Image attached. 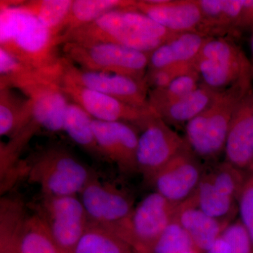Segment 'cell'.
<instances>
[{
  "instance_id": "cell-33",
  "label": "cell",
  "mask_w": 253,
  "mask_h": 253,
  "mask_svg": "<svg viewBox=\"0 0 253 253\" xmlns=\"http://www.w3.org/2000/svg\"><path fill=\"white\" fill-rule=\"evenodd\" d=\"M238 201L240 221L247 231L253 244V173L246 177Z\"/></svg>"
},
{
  "instance_id": "cell-18",
  "label": "cell",
  "mask_w": 253,
  "mask_h": 253,
  "mask_svg": "<svg viewBox=\"0 0 253 253\" xmlns=\"http://www.w3.org/2000/svg\"><path fill=\"white\" fill-rule=\"evenodd\" d=\"M174 219L187 231L195 248L203 253L212 247L229 224L228 221L210 217L203 212L196 206L193 195L178 205Z\"/></svg>"
},
{
  "instance_id": "cell-31",
  "label": "cell",
  "mask_w": 253,
  "mask_h": 253,
  "mask_svg": "<svg viewBox=\"0 0 253 253\" xmlns=\"http://www.w3.org/2000/svg\"><path fill=\"white\" fill-rule=\"evenodd\" d=\"M196 249L183 226L174 219L158 238L151 253H180Z\"/></svg>"
},
{
  "instance_id": "cell-9",
  "label": "cell",
  "mask_w": 253,
  "mask_h": 253,
  "mask_svg": "<svg viewBox=\"0 0 253 253\" xmlns=\"http://www.w3.org/2000/svg\"><path fill=\"white\" fill-rule=\"evenodd\" d=\"M30 207L45 223L61 253H73L89 223L78 196L41 194Z\"/></svg>"
},
{
  "instance_id": "cell-21",
  "label": "cell",
  "mask_w": 253,
  "mask_h": 253,
  "mask_svg": "<svg viewBox=\"0 0 253 253\" xmlns=\"http://www.w3.org/2000/svg\"><path fill=\"white\" fill-rule=\"evenodd\" d=\"M218 92L201 83L192 92L155 113L172 127L185 126L207 109Z\"/></svg>"
},
{
  "instance_id": "cell-19",
  "label": "cell",
  "mask_w": 253,
  "mask_h": 253,
  "mask_svg": "<svg viewBox=\"0 0 253 253\" xmlns=\"http://www.w3.org/2000/svg\"><path fill=\"white\" fill-rule=\"evenodd\" d=\"M208 38L194 32L178 33L150 53L147 70L194 63Z\"/></svg>"
},
{
  "instance_id": "cell-8",
  "label": "cell",
  "mask_w": 253,
  "mask_h": 253,
  "mask_svg": "<svg viewBox=\"0 0 253 253\" xmlns=\"http://www.w3.org/2000/svg\"><path fill=\"white\" fill-rule=\"evenodd\" d=\"M63 57L83 69L115 73L143 81L150 53L110 42L66 43Z\"/></svg>"
},
{
  "instance_id": "cell-28",
  "label": "cell",
  "mask_w": 253,
  "mask_h": 253,
  "mask_svg": "<svg viewBox=\"0 0 253 253\" xmlns=\"http://www.w3.org/2000/svg\"><path fill=\"white\" fill-rule=\"evenodd\" d=\"M18 253H61L45 223L33 213L28 216L19 244Z\"/></svg>"
},
{
  "instance_id": "cell-36",
  "label": "cell",
  "mask_w": 253,
  "mask_h": 253,
  "mask_svg": "<svg viewBox=\"0 0 253 253\" xmlns=\"http://www.w3.org/2000/svg\"><path fill=\"white\" fill-rule=\"evenodd\" d=\"M180 253H201V251H199V250L196 249H193L191 250H189V251H184V252Z\"/></svg>"
},
{
  "instance_id": "cell-10",
  "label": "cell",
  "mask_w": 253,
  "mask_h": 253,
  "mask_svg": "<svg viewBox=\"0 0 253 253\" xmlns=\"http://www.w3.org/2000/svg\"><path fill=\"white\" fill-rule=\"evenodd\" d=\"M136 127L139 131L138 173L151 184L156 174L185 147V139L154 111Z\"/></svg>"
},
{
  "instance_id": "cell-15",
  "label": "cell",
  "mask_w": 253,
  "mask_h": 253,
  "mask_svg": "<svg viewBox=\"0 0 253 253\" xmlns=\"http://www.w3.org/2000/svg\"><path fill=\"white\" fill-rule=\"evenodd\" d=\"M63 90L68 99L79 105L93 119L104 122H124L137 126L153 112L126 104L108 95L78 85L64 79Z\"/></svg>"
},
{
  "instance_id": "cell-30",
  "label": "cell",
  "mask_w": 253,
  "mask_h": 253,
  "mask_svg": "<svg viewBox=\"0 0 253 253\" xmlns=\"http://www.w3.org/2000/svg\"><path fill=\"white\" fill-rule=\"evenodd\" d=\"M205 175L218 189L234 198L236 201L239 200L246 179L241 169L224 161L217 165L211 172L205 174Z\"/></svg>"
},
{
  "instance_id": "cell-5",
  "label": "cell",
  "mask_w": 253,
  "mask_h": 253,
  "mask_svg": "<svg viewBox=\"0 0 253 253\" xmlns=\"http://www.w3.org/2000/svg\"><path fill=\"white\" fill-rule=\"evenodd\" d=\"M62 76L61 61L56 67L31 70L0 82V86L19 89L31 100L33 121L37 126L49 132L59 133L63 131L65 113L70 101L63 90Z\"/></svg>"
},
{
  "instance_id": "cell-25",
  "label": "cell",
  "mask_w": 253,
  "mask_h": 253,
  "mask_svg": "<svg viewBox=\"0 0 253 253\" xmlns=\"http://www.w3.org/2000/svg\"><path fill=\"white\" fill-rule=\"evenodd\" d=\"M73 253H134V251L106 226L89 221Z\"/></svg>"
},
{
  "instance_id": "cell-27",
  "label": "cell",
  "mask_w": 253,
  "mask_h": 253,
  "mask_svg": "<svg viewBox=\"0 0 253 253\" xmlns=\"http://www.w3.org/2000/svg\"><path fill=\"white\" fill-rule=\"evenodd\" d=\"M73 0H31L23 6L59 38L62 34Z\"/></svg>"
},
{
  "instance_id": "cell-14",
  "label": "cell",
  "mask_w": 253,
  "mask_h": 253,
  "mask_svg": "<svg viewBox=\"0 0 253 253\" xmlns=\"http://www.w3.org/2000/svg\"><path fill=\"white\" fill-rule=\"evenodd\" d=\"M92 126L104 161L116 165L123 174L131 175L138 173V128L130 123L104 122L94 119H92Z\"/></svg>"
},
{
  "instance_id": "cell-16",
  "label": "cell",
  "mask_w": 253,
  "mask_h": 253,
  "mask_svg": "<svg viewBox=\"0 0 253 253\" xmlns=\"http://www.w3.org/2000/svg\"><path fill=\"white\" fill-rule=\"evenodd\" d=\"M134 7L172 33H201L203 16L197 0H136Z\"/></svg>"
},
{
  "instance_id": "cell-26",
  "label": "cell",
  "mask_w": 253,
  "mask_h": 253,
  "mask_svg": "<svg viewBox=\"0 0 253 253\" xmlns=\"http://www.w3.org/2000/svg\"><path fill=\"white\" fill-rule=\"evenodd\" d=\"M193 196L199 209L210 217L220 220H226L224 218L233 212L236 201L216 187L205 174Z\"/></svg>"
},
{
  "instance_id": "cell-12",
  "label": "cell",
  "mask_w": 253,
  "mask_h": 253,
  "mask_svg": "<svg viewBox=\"0 0 253 253\" xmlns=\"http://www.w3.org/2000/svg\"><path fill=\"white\" fill-rule=\"evenodd\" d=\"M89 221L109 226L123 220L132 212L134 199L123 188L93 177L78 195Z\"/></svg>"
},
{
  "instance_id": "cell-37",
  "label": "cell",
  "mask_w": 253,
  "mask_h": 253,
  "mask_svg": "<svg viewBox=\"0 0 253 253\" xmlns=\"http://www.w3.org/2000/svg\"><path fill=\"white\" fill-rule=\"evenodd\" d=\"M251 50H252V54H253V28H252V36H251Z\"/></svg>"
},
{
  "instance_id": "cell-6",
  "label": "cell",
  "mask_w": 253,
  "mask_h": 253,
  "mask_svg": "<svg viewBox=\"0 0 253 253\" xmlns=\"http://www.w3.org/2000/svg\"><path fill=\"white\" fill-rule=\"evenodd\" d=\"M177 206L155 191L145 196L126 219L104 226L126 241L134 253H151L158 238L174 220Z\"/></svg>"
},
{
  "instance_id": "cell-32",
  "label": "cell",
  "mask_w": 253,
  "mask_h": 253,
  "mask_svg": "<svg viewBox=\"0 0 253 253\" xmlns=\"http://www.w3.org/2000/svg\"><path fill=\"white\" fill-rule=\"evenodd\" d=\"M196 71L194 63L175 65L160 69L147 70L145 75V81L149 90L162 89L176 78Z\"/></svg>"
},
{
  "instance_id": "cell-17",
  "label": "cell",
  "mask_w": 253,
  "mask_h": 253,
  "mask_svg": "<svg viewBox=\"0 0 253 253\" xmlns=\"http://www.w3.org/2000/svg\"><path fill=\"white\" fill-rule=\"evenodd\" d=\"M225 161L238 169H249L253 162V89L236 108L224 148Z\"/></svg>"
},
{
  "instance_id": "cell-22",
  "label": "cell",
  "mask_w": 253,
  "mask_h": 253,
  "mask_svg": "<svg viewBox=\"0 0 253 253\" xmlns=\"http://www.w3.org/2000/svg\"><path fill=\"white\" fill-rule=\"evenodd\" d=\"M92 119L79 105L70 100L65 113L63 131L83 151L95 159L105 161L95 137Z\"/></svg>"
},
{
  "instance_id": "cell-11",
  "label": "cell",
  "mask_w": 253,
  "mask_h": 253,
  "mask_svg": "<svg viewBox=\"0 0 253 253\" xmlns=\"http://www.w3.org/2000/svg\"><path fill=\"white\" fill-rule=\"evenodd\" d=\"M62 68L63 78L78 85L112 96L139 109H150L149 89L145 79L140 81L123 75L88 71L63 56Z\"/></svg>"
},
{
  "instance_id": "cell-24",
  "label": "cell",
  "mask_w": 253,
  "mask_h": 253,
  "mask_svg": "<svg viewBox=\"0 0 253 253\" xmlns=\"http://www.w3.org/2000/svg\"><path fill=\"white\" fill-rule=\"evenodd\" d=\"M136 2V0H73L62 34L90 24L114 10L134 6Z\"/></svg>"
},
{
  "instance_id": "cell-39",
  "label": "cell",
  "mask_w": 253,
  "mask_h": 253,
  "mask_svg": "<svg viewBox=\"0 0 253 253\" xmlns=\"http://www.w3.org/2000/svg\"></svg>"
},
{
  "instance_id": "cell-3",
  "label": "cell",
  "mask_w": 253,
  "mask_h": 253,
  "mask_svg": "<svg viewBox=\"0 0 253 253\" xmlns=\"http://www.w3.org/2000/svg\"><path fill=\"white\" fill-rule=\"evenodd\" d=\"M18 179L26 177L49 196H78L97 175L70 150L59 144L44 146L18 166Z\"/></svg>"
},
{
  "instance_id": "cell-13",
  "label": "cell",
  "mask_w": 253,
  "mask_h": 253,
  "mask_svg": "<svg viewBox=\"0 0 253 253\" xmlns=\"http://www.w3.org/2000/svg\"><path fill=\"white\" fill-rule=\"evenodd\" d=\"M203 172L200 160L186 145L156 174L151 185L169 202L179 205L194 194Z\"/></svg>"
},
{
  "instance_id": "cell-23",
  "label": "cell",
  "mask_w": 253,
  "mask_h": 253,
  "mask_svg": "<svg viewBox=\"0 0 253 253\" xmlns=\"http://www.w3.org/2000/svg\"><path fill=\"white\" fill-rule=\"evenodd\" d=\"M31 121L32 104L12 88L0 86V135L11 137Z\"/></svg>"
},
{
  "instance_id": "cell-29",
  "label": "cell",
  "mask_w": 253,
  "mask_h": 253,
  "mask_svg": "<svg viewBox=\"0 0 253 253\" xmlns=\"http://www.w3.org/2000/svg\"><path fill=\"white\" fill-rule=\"evenodd\" d=\"M201 84L199 74L194 71L176 78L166 87L149 90L150 108L156 112L192 92Z\"/></svg>"
},
{
  "instance_id": "cell-7",
  "label": "cell",
  "mask_w": 253,
  "mask_h": 253,
  "mask_svg": "<svg viewBox=\"0 0 253 253\" xmlns=\"http://www.w3.org/2000/svg\"><path fill=\"white\" fill-rule=\"evenodd\" d=\"M201 83L220 91L253 79V65L231 38H208L194 61Z\"/></svg>"
},
{
  "instance_id": "cell-4",
  "label": "cell",
  "mask_w": 253,
  "mask_h": 253,
  "mask_svg": "<svg viewBox=\"0 0 253 253\" xmlns=\"http://www.w3.org/2000/svg\"><path fill=\"white\" fill-rule=\"evenodd\" d=\"M252 88L249 79L219 91L207 109L184 126L186 144L199 160L212 161L224 152L236 108Z\"/></svg>"
},
{
  "instance_id": "cell-34",
  "label": "cell",
  "mask_w": 253,
  "mask_h": 253,
  "mask_svg": "<svg viewBox=\"0 0 253 253\" xmlns=\"http://www.w3.org/2000/svg\"><path fill=\"white\" fill-rule=\"evenodd\" d=\"M253 28V0H244L240 31Z\"/></svg>"
},
{
  "instance_id": "cell-35",
  "label": "cell",
  "mask_w": 253,
  "mask_h": 253,
  "mask_svg": "<svg viewBox=\"0 0 253 253\" xmlns=\"http://www.w3.org/2000/svg\"><path fill=\"white\" fill-rule=\"evenodd\" d=\"M206 253H231V250L225 240L221 237Z\"/></svg>"
},
{
  "instance_id": "cell-38",
  "label": "cell",
  "mask_w": 253,
  "mask_h": 253,
  "mask_svg": "<svg viewBox=\"0 0 253 253\" xmlns=\"http://www.w3.org/2000/svg\"><path fill=\"white\" fill-rule=\"evenodd\" d=\"M249 170L251 171V173H253V162L251 165V167L249 168Z\"/></svg>"
},
{
  "instance_id": "cell-1",
  "label": "cell",
  "mask_w": 253,
  "mask_h": 253,
  "mask_svg": "<svg viewBox=\"0 0 253 253\" xmlns=\"http://www.w3.org/2000/svg\"><path fill=\"white\" fill-rule=\"evenodd\" d=\"M23 1H0V48L35 69L59 66L63 56L57 37L23 6Z\"/></svg>"
},
{
  "instance_id": "cell-2",
  "label": "cell",
  "mask_w": 253,
  "mask_h": 253,
  "mask_svg": "<svg viewBox=\"0 0 253 253\" xmlns=\"http://www.w3.org/2000/svg\"><path fill=\"white\" fill-rule=\"evenodd\" d=\"M174 36L131 6L114 10L90 24L63 33L58 42H110L151 53Z\"/></svg>"
},
{
  "instance_id": "cell-20",
  "label": "cell",
  "mask_w": 253,
  "mask_h": 253,
  "mask_svg": "<svg viewBox=\"0 0 253 253\" xmlns=\"http://www.w3.org/2000/svg\"><path fill=\"white\" fill-rule=\"evenodd\" d=\"M24 201L16 196L0 200V253H18L28 215Z\"/></svg>"
}]
</instances>
